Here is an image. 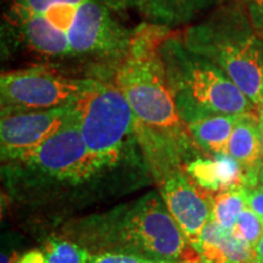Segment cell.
Wrapping results in <instances>:
<instances>
[{"label":"cell","mask_w":263,"mask_h":263,"mask_svg":"<svg viewBox=\"0 0 263 263\" xmlns=\"http://www.w3.org/2000/svg\"><path fill=\"white\" fill-rule=\"evenodd\" d=\"M168 32L146 22L137 28L115 83L129 101L136 136L150 162L173 173L196 143L180 117L161 60L160 45Z\"/></svg>","instance_id":"6da1fadb"},{"label":"cell","mask_w":263,"mask_h":263,"mask_svg":"<svg viewBox=\"0 0 263 263\" xmlns=\"http://www.w3.org/2000/svg\"><path fill=\"white\" fill-rule=\"evenodd\" d=\"M180 34L189 50L212 61L263 110V39L249 14L238 5L224 6Z\"/></svg>","instance_id":"7a4b0ae2"},{"label":"cell","mask_w":263,"mask_h":263,"mask_svg":"<svg viewBox=\"0 0 263 263\" xmlns=\"http://www.w3.org/2000/svg\"><path fill=\"white\" fill-rule=\"evenodd\" d=\"M160 55L185 124L211 115L259 112V108L221 68L185 47L182 34L167 33L160 45Z\"/></svg>","instance_id":"3957f363"},{"label":"cell","mask_w":263,"mask_h":263,"mask_svg":"<svg viewBox=\"0 0 263 263\" xmlns=\"http://www.w3.org/2000/svg\"><path fill=\"white\" fill-rule=\"evenodd\" d=\"M82 137L99 167L120 159L124 144L136 134V116L116 83L91 80L71 103Z\"/></svg>","instance_id":"277c9868"},{"label":"cell","mask_w":263,"mask_h":263,"mask_svg":"<svg viewBox=\"0 0 263 263\" xmlns=\"http://www.w3.org/2000/svg\"><path fill=\"white\" fill-rule=\"evenodd\" d=\"M120 233L124 244L150 259L199 263L202 258L155 193L146 194L124 213Z\"/></svg>","instance_id":"5b68a950"},{"label":"cell","mask_w":263,"mask_h":263,"mask_svg":"<svg viewBox=\"0 0 263 263\" xmlns=\"http://www.w3.org/2000/svg\"><path fill=\"white\" fill-rule=\"evenodd\" d=\"M91 80H77L48 68L6 72L0 78L2 115L67 106Z\"/></svg>","instance_id":"8992f818"},{"label":"cell","mask_w":263,"mask_h":263,"mask_svg":"<svg viewBox=\"0 0 263 263\" xmlns=\"http://www.w3.org/2000/svg\"><path fill=\"white\" fill-rule=\"evenodd\" d=\"M17 161L57 180L73 183L83 182L101 170L85 145L72 107L60 129Z\"/></svg>","instance_id":"52a82bcc"},{"label":"cell","mask_w":263,"mask_h":263,"mask_svg":"<svg viewBox=\"0 0 263 263\" xmlns=\"http://www.w3.org/2000/svg\"><path fill=\"white\" fill-rule=\"evenodd\" d=\"M72 52L123 59L133 32H127L98 0H83L67 33Z\"/></svg>","instance_id":"ba28073f"},{"label":"cell","mask_w":263,"mask_h":263,"mask_svg":"<svg viewBox=\"0 0 263 263\" xmlns=\"http://www.w3.org/2000/svg\"><path fill=\"white\" fill-rule=\"evenodd\" d=\"M161 195L171 216L199 252L201 234L212 218L213 194L200 188L183 168L163 180Z\"/></svg>","instance_id":"9c48e42d"},{"label":"cell","mask_w":263,"mask_h":263,"mask_svg":"<svg viewBox=\"0 0 263 263\" xmlns=\"http://www.w3.org/2000/svg\"><path fill=\"white\" fill-rule=\"evenodd\" d=\"M70 105L50 110L2 115L0 143L4 159L16 160L41 145L60 129L70 115Z\"/></svg>","instance_id":"30bf717a"},{"label":"cell","mask_w":263,"mask_h":263,"mask_svg":"<svg viewBox=\"0 0 263 263\" xmlns=\"http://www.w3.org/2000/svg\"><path fill=\"white\" fill-rule=\"evenodd\" d=\"M259 116L261 112L241 115L227 146V155L234 159L244 170L246 176L245 188L258 184L263 166Z\"/></svg>","instance_id":"8fae6325"},{"label":"cell","mask_w":263,"mask_h":263,"mask_svg":"<svg viewBox=\"0 0 263 263\" xmlns=\"http://www.w3.org/2000/svg\"><path fill=\"white\" fill-rule=\"evenodd\" d=\"M139 14L146 24L174 28L190 24L219 0H116Z\"/></svg>","instance_id":"7c38bea8"},{"label":"cell","mask_w":263,"mask_h":263,"mask_svg":"<svg viewBox=\"0 0 263 263\" xmlns=\"http://www.w3.org/2000/svg\"><path fill=\"white\" fill-rule=\"evenodd\" d=\"M184 171L200 188L211 194L245 188L246 176L241 166L227 154L213 159H196L184 166Z\"/></svg>","instance_id":"4fadbf2b"},{"label":"cell","mask_w":263,"mask_h":263,"mask_svg":"<svg viewBox=\"0 0 263 263\" xmlns=\"http://www.w3.org/2000/svg\"><path fill=\"white\" fill-rule=\"evenodd\" d=\"M199 254L212 263H246L255 258V248L222 228L211 218L201 234Z\"/></svg>","instance_id":"5bb4252c"},{"label":"cell","mask_w":263,"mask_h":263,"mask_svg":"<svg viewBox=\"0 0 263 263\" xmlns=\"http://www.w3.org/2000/svg\"><path fill=\"white\" fill-rule=\"evenodd\" d=\"M25 41L32 49L48 57L72 54L67 33L55 28L43 15H33L16 20Z\"/></svg>","instance_id":"9a60e30c"},{"label":"cell","mask_w":263,"mask_h":263,"mask_svg":"<svg viewBox=\"0 0 263 263\" xmlns=\"http://www.w3.org/2000/svg\"><path fill=\"white\" fill-rule=\"evenodd\" d=\"M241 115H211L186 124L196 145L213 155L227 154L230 136Z\"/></svg>","instance_id":"2e32d148"},{"label":"cell","mask_w":263,"mask_h":263,"mask_svg":"<svg viewBox=\"0 0 263 263\" xmlns=\"http://www.w3.org/2000/svg\"><path fill=\"white\" fill-rule=\"evenodd\" d=\"M246 206L244 188L213 194L212 218L222 228L233 230L238 216Z\"/></svg>","instance_id":"e0dca14e"},{"label":"cell","mask_w":263,"mask_h":263,"mask_svg":"<svg viewBox=\"0 0 263 263\" xmlns=\"http://www.w3.org/2000/svg\"><path fill=\"white\" fill-rule=\"evenodd\" d=\"M43 252L47 263H89L91 257L83 246L59 239L48 240Z\"/></svg>","instance_id":"ac0fdd59"},{"label":"cell","mask_w":263,"mask_h":263,"mask_svg":"<svg viewBox=\"0 0 263 263\" xmlns=\"http://www.w3.org/2000/svg\"><path fill=\"white\" fill-rule=\"evenodd\" d=\"M238 238L255 248L263 236V219L250 207L246 206L236 219L232 230Z\"/></svg>","instance_id":"d6986e66"},{"label":"cell","mask_w":263,"mask_h":263,"mask_svg":"<svg viewBox=\"0 0 263 263\" xmlns=\"http://www.w3.org/2000/svg\"><path fill=\"white\" fill-rule=\"evenodd\" d=\"M78 5L70 3H58L42 14L59 31L68 33L77 16Z\"/></svg>","instance_id":"ffe728a7"},{"label":"cell","mask_w":263,"mask_h":263,"mask_svg":"<svg viewBox=\"0 0 263 263\" xmlns=\"http://www.w3.org/2000/svg\"><path fill=\"white\" fill-rule=\"evenodd\" d=\"M83 0H15L12 14L15 20H20L33 15L44 14L45 10L58 3H70L80 5Z\"/></svg>","instance_id":"44dd1931"},{"label":"cell","mask_w":263,"mask_h":263,"mask_svg":"<svg viewBox=\"0 0 263 263\" xmlns=\"http://www.w3.org/2000/svg\"><path fill=\"white\" fill-rule=\"evenodd\" d=\"M150 258L145 256L127 252H105L100 255H91L89 263H147Z\"/></svg>","instance_id":"7402d4cb"},{"label":"cell","mask_w":263,"mask_h":263,"mask_svg":"<svg viewBox=\"0 0 263 263\" xmlns=\"http://www.w3.org/2000/svg\"><path fill=\"white\" fill-rule=\"evenodd\" d=\"M246 205L263 219V184L244 188Z\"/></svg>","instance_id":"603a6c76"},{"label":"cell","mask_w":263,"mask_h":263,"mask_svg":"<svg viewBox=\"0 0 263 263\" xmlns=\"http://www.w3.org/2000/svg\"><path fill=\"white\" fill-rule=\"evenodd\" d=\"M246 5L251 24L257 34L263 39V0H250Z\"/></svg>","instance_id":"cb8c5ba5"},{"label":"cell","mask_w":263,"mask_h":263,"mask_svg":"<svg viewBox=\"0 0 263 263\" xmlns=\"http://www.w3.org/2000/svg\"><path fill=\"white\" fill-rule=\"evenodd\" d=\"M17 263H47L43 250L33 249L26 252L18 258Z\"/></svg>","instance_id":"d4e9b609"},{"label":"cell","mask_w":263,"mask_h":263,"mask_svg":"<svg viewBox=\"0 0 263 263\" xmlns=\"http://www.w3.org/2000/svg\"><path fill=\"white\" fill-rule=\"evenodd\" d=\"M18 255L15 250L12 251H3L2 257H0V263H17Z\"/></svg>","instance_id":"484cf974"},{"label":"cell","mask_w":263,"mask_h":263,"mask_svg":"<svg viewBox=\"0 0 263 263\" xmlns=\"http://www.w3.org/2000/svg\"><path fill=\"white\" fill-rule=\"evenodd\" d=\"M255 256L256 258L259 259V261L263 262V236L261 240L257 242V245L255 246Z\"/></svg>","instance_id":"4316f807"},{"label":"cell","mask_w":263,"mask_h":263,"mask_svg":"<svg viewBox=\"0 0 263 263\" xmlns=\"http://www.w3.org/2000/svg\"><path fill=\"white\" fill-rule=\"evenodd\" d=\"M259 128H261V137H262V147H263V111H261V116H259ZM261 176H263V166L261 171ZM259 176V177H261Z\"/></svg>","instance_id":"83f0119b"},{"label":"cell","mask_w":263,"mask_h":263,"mask_svg":"<svg viewBox=\"0 0 263 263\" xmlns=\"http://www.w3.org/2000/svg\"><path fill=\"white\" fill-rule=\"evenodd\" d=\"M147 263H185V262H173V261H163V259H150Z\"/></svg>","instance_id":"f1b7e54d"},{"label":"cell","mask_w":263,"mask_h":263,"mask_svg":"<svg viewBox=\"0 0 263 263\" xmlns=\"http://www.w3.org/2000/svg\"><path fill=\"white\" fill-rule=\"evenodd\" d=\"M246 263H263V262H261V261H259V259H257V258H252V259H250V261L249 262H246Z\"/></svg>","instance_id":"f546056e"},{"label":"cell","mask_w":263,"mask_h":263,"mask_svg":"<svg viewBox=\"0 0 263 263\" xmlns=\"http://www.w3.org/2000/svg\"><path fill=\"white\" fill-rule=\"evenodd\" d=\"M199 263H212V262H210L209 259H206V258H203V257H202V258H201V261H200Z\"/></svg>","instance_id":"4dcf8cb0"},{"label":"cell","mask_w":263,"mask_h":263,"mask_svg":"<svg viewBox=\"0 0 263 263\" xmlns=\"http://www.w3.org/2000/svg\"><path fill=\"white\" fill-rule=\"evenodd\" d=\"M259 180H261V182L263 183V176H261V177H259Z\"/></svg>","instance_id":"1f68e13d"},{"label":"cell","mask_w":263,"mask_h":263,"mask_svg":"<svg viewBox=\"0 0 263 263\" xmlns=\"http://www.w3.org/2000/svg\"><path fill=\"white\" fill-rule=\"evenodd\" d=\"M242 2H245V3H248V2H250V0H242Z\"/></svg>","instance_id":"d6a6232c"}]
</instances>
